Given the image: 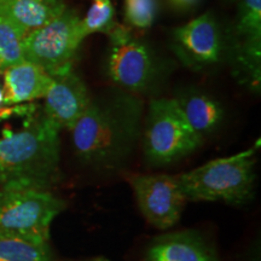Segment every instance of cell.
I'll use <instances>...</instances> for the list:
<instances>
[{"label": "cell", "instance_id": "obj_1", "mask_svg": "<svg viewBox=\"0 0 261 261\" xmlns=\"http://www.w3.org/2000/svg\"><path fill=\"white\" fill-rule=\"evenodd\" d=\"M144 106L137 94L114 89L91 97L70 129L74 154L81 165L99 172L121 169L142 132Z\"/></svg>", "mask_w": 261, "mask_h": 261}, {"label": "cell", "instance_id": "obj_2", "mask_svg": "<svg viewBox=\"0 0 261 261\" xmlns=\"http://www.w3.org/2000/svg\"><path fill=\"white\" fill-rule=\"evenodd\" d=\"M61 127L44 112L29 114L19 130L0 137V187L48 190L60 177Z\"/></svg>", "mask_w": 261, "mask_h": 261}, {"label": "cell", "instance_id": "obj_3", "mask_svg": "<svg viewBox=\"0 0 261 261\" xmlns=\"http://www.w3.org/2000/svg\"><path fill=\"white\" fill-rule=\"evenodd\" d=\"M255 148L244 150L179 174V184L187 201L248 203L255 191Z\"/></svg>", "mask_w": 261, "mask_h": 261}, {"label": "cell", "instance_id": "obj_4", "mask_svg": "<svg viewBox=\"0 0 261 261\" xmlns=\"http://www.w3.org/2000/svg\"><path fill=\"white\" fill-rule=\"evenodd\" d=\"M65 202L46 189L0 187V238L48 242Z\"/></svg>", "mask_w": 261, "mask_h": 261}, {"label": "cell", "instance_id": "obj_5", "mask_svg": "<svg viewBox=\"0 0 261 261\" xmlns=\"http://www.w3.org/2000/svg\"><path fill=\"white\" fill-rule=\"evenodd\" d=\"M203 138L189 125L174 98L149 104L143 128V150L151 167H168L200 148Z\"/></svg>", "mask_w": 261, "mask_h": 261}, {"label": "cell", "instance_id": "obj_6", "mask_svg": "<svg viewBox=\"0 0 261 261\" xmlns=\"http://www.w3.org/2000/svg\"><path fill=\"white\" fill-rule=\"evenodd\" d=\"M108 35L104 71L109 80L120 90L133 94L154 89L160 81L162 65L152 48L133 37L126 25L116 24Z\"/></svg>", "mask_w": 261, "mask_h": 261}, {"label": "cell", "instance_id": "obj_7", "mask_svg": "<svg viewBox=\"0 0 261 261\" xmlns=\"http://www.w3.org/2000/svg\"><path fill=\"white\" fill-rule=\"evenodd\" d=\"M86 38L76 12L65 9L62 14L23 39L24 61L40 67L50 76L73 69V61Z\"/></svg>", "mask_w": 261, "mask_h": 261}, {"label": "cell", "instance_id": "obj_8", "mask_svg": "<svg viewBox=\"0 0 261 261\" xmlns=\"http://www.w3.org/2000/svg\"><path fill=\"white\" fill-rule=\"evenodd\" d=\"M129 185L140 213L151 226L166 231L178 224L188 202L178 175L136 174Z\"/></svg>", "mask_w": 261, "mask_h": 261}, {"label": "cell", "instance_id": "obj_9", "mask_svg": "<svg viewBox=\"0 0 261 261\" xmlns=\"http://www.w3.org/2000/svg\"><path fill=\"white\" fill-rule=\"evenodd\" d=\"M172 48L191 69L200 70L220 61L223 35L212 12H204L173 32Z\"/></svg>", "mask_w": 261, "mask_h": 261}, {"label": "cell", "instance_id": "obj_10", "mask_svg": "<svg viewBox=\"0 0 261 261\" xmlns=\"http://www.w3.org/2000/svg\"><path fill=\"white\" fill-rule=\"evenodd\" d=\"M51 77L52 84L45 96L42 112L61 129L70 130L86 110L92 96L83 79L73 69Z\"/></svg>", "mask_w": 261, "mask_h": 261}, {"label": "cell", "instance_id": "obj_11", "mask_svg": "<svg viewBox=\"0 0 261 261\" xmlns=\"http://www.w3.org/2000/svg\"><path fill=\"white\" fill-rule=\"evenodd\" d=\"M143 261H219V257L203 234L182 230L151 238Z\"/></svg>", "mask_w": 261, "mask_h": 261}, {"label": "cell", "instance_id": "obj_12", "mask_svg": "<svg viewBox=\"0 0 261 261\" xmlns=\"http://www.w3.org/2000/svg\"><path fill=\"white\" fill-rule=\"evenodd\" d=\"M3 75L5 107L45 98L52 84V77L46 71L27 61L6 68Z\"/></svg>", "mask_w": 261, "mask_h": 261}, {"label": "cell", "instance_id": "obj_13", "mask_svg": "<svg viewBox=\"0 0 261 261\" xmlns=\"http://www.w3.org/2000/svg\"><path fill=\"white\" fill-rule=\"evenodd\" d=\"M174 100L189 125L203 139L217 132L224 121L221 103L204 91L185 89L177 93Z\"/></svg>", "mask_w": 261, "mask_h": 261}, {"label": "cell", "instance_id": "obj_14", "mask_svg": "<svg viewBox=\"0 0 261 261\" xmlns=\"http://www.w3.org/2000/svg\"><path fill=\"white\" fill-rule=\"evenodd\" d=\"M65 9L63 0H0V16L11 22L24 38L50 23Z\"/></svg>", "mask_w": 261, "mask_h": 261}, {"label": "cell", "instance_id": "obj_15", "mask_svg": "<svg viewBox=\"0 0 261 261\" xmlns=\"http://www.w3.org/2000/svg\"><path fill=\"white\" fill-rule=\"evenodd\" d=\"M48 242H32L19 238H0V261H51Z\"/></svg>", "mask_w": 261, "mask_h": 261}, {"label": "cell", "instance_id": "obj_16", "mask_svg": "<svg viewBox=\"0 0 261 261\" xmlns=\"http://www.w3.org/2000/svg\"><path fill=\"white\" fill-rule=\"evenodd\" d=\"M23 39L11 22L0 16V73L24 61Z\"/></svg>", "mask_w": 261, "mask_h": 261}, {"label": "cell", "instance_id": "obj_17", "mask_svg": "<svg viewBox=\"0 0 261 261\" xmlns=\"http://www.w3.org/2000/svg\"><path fill=\"white\" fill-rule=\"evenodd\" d=\"M116 24L112 0H93L86 16L81 18V29L86 38L94 33L109 34Z\"/></svg>", "mask_w": 261, "mask_h": 261}, {"label": "cell", "instance_id": "obj_18", "mask_svg": "<svg viewBox=\"0 0 261 261\" xmlns=\"http://www.w3.org/2000/svg\"><path fill=\"white\" fill-rule=\"evenodd\" d=\"M160 10L159 0H125L123 16L126 27L145 31L152 27Z\"/></svg>", "mask_w": 261, "mask_h": 261}, {"label": "cell", "instance_id": "obj_19", "mask_svg": "<svg viewBox=\"0 0 261 261\" xmlns=\"http://www.w3.org/2000/svg\"><path fill=\"white\" fill-rule=\"evenodd\" d=\"M234 31L237 39L261 40V0H241Z\"/></svg>", "mask_w": 261, "mask_h": 261}, {"label": "cell", "instance_id": "obj_20", "mask_svg": "<svg viewBox=\"0 0 261 261\" xmlns=\"http://www.w3.org/2000/svg\"><path fill=\"white\" fill-rule=\"evenodd\" d=\"M172 5L178 9H190L198 3V0H169Z\"/></svg>", "mask_w": 261, "mask_h": 261}, {"label": "cell", "instance_id": "obj_21", "mask_svg": "<svg viewBox=\"0 0 261 261\" xmlns=\"http://www.w3.org/2000/svg\"><path fill=\"white\" fill-rule=\"evenodd\" d=\"M4 100H5V92H4V86H3V85L0 84V108L5 107V104H4Z\"/></svg>", "mask_w": 261, "mask_h": 261}, {"label": "cell", "instance_id": "obj_22", "mask_svg": "<svg viewBox=\"0 0 261 261\" xmlns=\"http://www.w3.org/2000/svg\"><path fill=\"white\" fill-rule=\"evenodd\" d=\"M84 261H109V260L104 259V257H93V259H90V260H84Z\"/></svg>", "mask_w": 261, "mask_h": 261}]
</instances>
